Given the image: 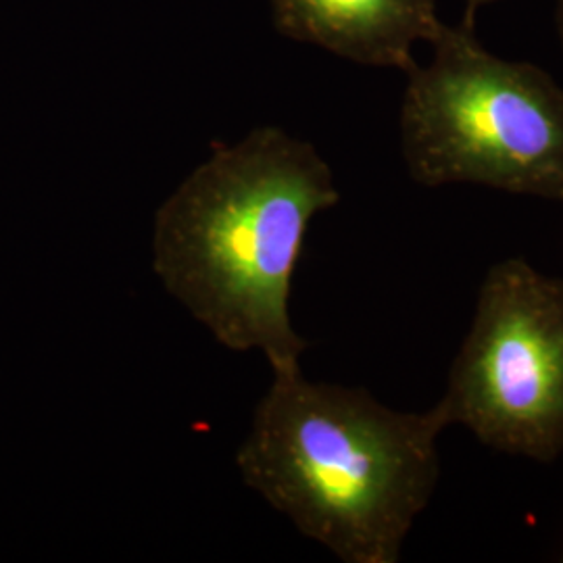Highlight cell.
<instances>
[{
  "instance_id": "obj_1",
  "label": "cell",
  "mask_w": 563,
  "mask_h": 563,
  "mask_svg": "<svg viewBox=\"0 0 563 563\" xmlns=\"http://www.w3.org/2000/svg\"><path fill=\"white\" fill-rule=\"evenodd\" d=\"M341 192L318 148L276 125L218 144L163 201L153 269L225 349L262 351L274 374L301 369L290 290L311 220Z\"/></svg>"
},
{
  "instance_id": "obj_2",
  "label": "cell",
  "mask_w": 563,
  "mask_h": 563,
  "mask_svg": "<svg viewBox=\"0 0 563 563\" xmlns=\"http://www.w3.org/2000/svg\"><path fill=\"white\" fill-rule=\"evenodd\" d=\"M437 407L411 413L365 388L274 374L236 453L242 481L346 563H397L441 476Z\"/></svg>"
},
{
  "instance_id": "obj_3",
  "label": "cell",
  "mask_w": 563,
  "mask_h": 563,
  "mask_svg": "<svg viewBox=\"0 0 563 563\" xmlns=\"http://www.w3.org/2000/svg\"><path fill=\"white\" fill-rule=\"evenodd\" d=\"M428 44L399 113L411 180L563 202L562 86L534 63L493 55L470 21L441 23Z\"/></svg>"
},
{
  "instance_id": "obj_4",
  "label": "cell",
  "mask_w": 563,
  "mask_h": 563,
  "mask_svg": "<svg viewBox=\"0 0 563 563\" xmlns=\"http://www.w3.org/2000/svg\"><path fill=\"white\" fill-rule=\"evenodd\" d=\"M507 455L555 462L563 453V280L520 257L484 276L472 325L434 405Z\"/></svg>"
},
{
  "instance_id": "obj_5",
  "label": "cell",
  "mask_w": 563,
  "mask_h": 563,
  "mask_svg": "<svg viewBox=\"0 0 563 563\" xmlns=\"http://www.w3.org/2000/svg\"><path fill=\"white\" fill-rule=\"evenodd\" d=\"M286 38L365 67L409 71L413 48L432 41L443 21L437 0H272Z\"/></svg>"
},
{
  "instance_id": "obj_6",
  "label": "cell",
  "mask_w": 563,
  "mask_h": 563,
  "mask_svg": "<svg viewBox=\"0 0 563 563\" xmlns=\"http://www.w3.org/2000/svg\"><path fill=\"white\" fill-rule=\"evenodd\" d=\"M465 2V13H463V20L470 21V23H476V15L490 7V4H497V2H504V0H463Z\"/></svg>"
},
{
  "instance_id": "obj_7",
  "label": "cell",
  "mask_w": 563,
  "mask_h": 563,
  "mask_svg": "<svg viewBox=\"0 0 563 563\" xmlns=\"http://www.w3.org/2000/svg\"><path fill=\"white\" fill-rule=\"evenodd\" d=\"M555 27H558V36H560L563 48V0H558V4H555Z\"/></svg>"
}]
</instances>
